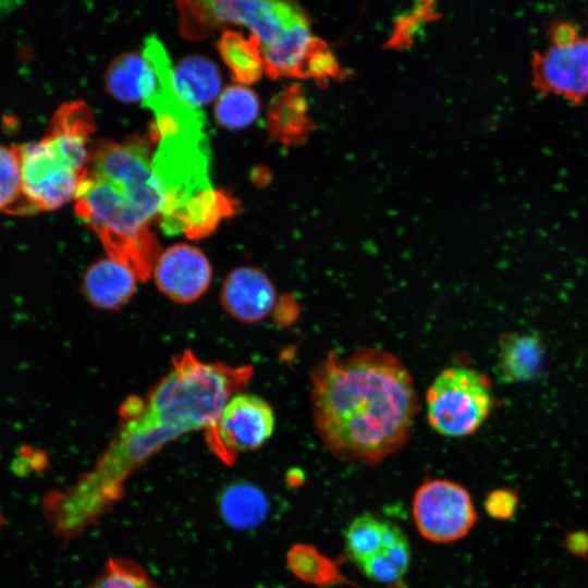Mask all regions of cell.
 Here are the masks:
<instances>
[{
	"label": "cell",
	"mask_w": 588,
	"mask_h": 588,
	"mask_svg": "<svg viewBox=\"0 0 588 588\" xmlns=\"http://www.w3.org/2000/svg\"><path fill=\"white\" fill-rule=\"evenodd\" d=\"M517 503V494L511 489L502 488L487 494L485 509L491 517L506 519L514 514Z\"/></svg>",
	"instance_id": "obj_31"
},
{
	"label": "cell",
	"mask_w": 588,
	"mask_h": 588,
	"mask_svg": "<svg viewBox=\"0 0 588 588\" xmlns=\"http://www.w3.org/2000/svg\"><path fill=\"white\" fill-rule=\"evenodd\" d=\"M385 520L371 514L354 518L344 531L347 554L356 563L382 551Z\"/></svg>",
	"instance_id": "obj_25"
},
{
	"label": "cell",
	"mask_w": 588,
	"mask_h": 588,
	"mask_svg": "<svg viewBox=\"0 0 588 588\" xmlns=\"http://www.w3.org/2000/svg\"><path fill=\"white\" fill-rule=\"evenodd\" d=\"M219 53L235 82L252 84L260 79L264 63L258 39L250 34L225 30L217 44Z\"/></svg>",
	"instance_id": "obj_21"
},
{
	"label": "cell",
	"mask_w": 588,
	"mask_h": 588,
	"mask_svg": "<svg viewBox=\"0 0 588 588\" xmlns=\"http://www.w3.org/2000/svg\"><path fill=\"white\" fill-rule=\"evenodd\" d=\"M252 372L248 366L203 362L189 351L177 355L145 399L125 401L119 431L95 466L44 499L54 534L69 541L96 524L122 498L124 482L139 466L171 441L212 425Z\"/></svg>",
	"instance_id": "obj_1"
},
{
	"label": "cell",
	"mask_w": 588,
	"mask_h": 588,
	"mask_svg": "<svg viewBox=\"0 0 588 588\" xmlns=\"http://www.w3.org/2000/svg\"><path fill=\"white\" fill-rule=\"evenodd\" d=\"M238 203L213 188L196 195L185 207L179 222V233L189 238H203L212 233L223 218L236 212Z\"/></svg>",
	"instance_id": "obj_20"
},
{
	"label": "cell",
	"mask_w": 588,
	"mask_h": 588,
	"mask_svg": "<svg viewBox=\"0 0 588 588\" xmlns=\"http://www.w3.org/2000/svg\"><path fill=\"white\" fill-rule=\"evenodd\" d=\"M363 573L371 580L390 584L403 575L382 552H378L357 564Z\"/></svg>",
	"instance_id": "obj_30"
},
{
	"label": "cell",
	"mask_w": 588,
	"mask_h": 588,
	"mask_svg": "<svg viewBox=\"0 0 588 588\" xmlns=\"http://www.w3.org/2000/svg\"><path fill=\"white\" fill-rule=\"evenodd\" d=\"M205 121L195 122L160 135L151 167L163 193L158 223L167 234L179 233V221L186 205L210 189V149L204 132Z\"/></svg>",
	"instance_id": "obj_5"
},
{
	"label": "cell",
	"mask_w": 588,
	"mask_h": 588,
	"mask_svg": "<svg viewBox=\"0 0 588 588\" xmlns=\"http://www.w3.org/2000/svg\"><path fill=\"white\" fill-rule=\"evenodd\" d=\"M345 76L338 59L328 45L319 39L313 49L305 69V77L317 84L327 85L331 81H339Z\"/></svg>",
	"instance_id": "obj_28"
},
{
	"label": "cell",
	"mask_w": 588,
	"mask_h": 588,
	"mask_svg": "<svg viewBox=\"0 0 588 588\" xmlns=\"http://www.w3.org/2000/svg\"><path fill=\"white\" fill-rule=\"evenodd\" d=\"M173 82L180 97L196 108L208 105L220 95V71L206 57L183 58L173 68Z\"/></svg>",
	"instance_id": "obj_19"
},
{
	"label": "cell",
	"mask_w": 588,
	"mask_h": 588,
	"mask_svg": "<svg viewBox=\"0 0 588 588\" xmlns=\"http://www.w3.org/2000/svg\"><path fill=\"white\" fill-rule=\"evenodd\" d=\"M181 35L203 40L228 24L247 27L261 47L292 27L309 22L290 0H176Z\"/></svg>",
	"instance_id": "obj_6"
},
{
	"label": "cell",
	"mask_w": 588,
	"mask_h": 588,
	"mask_svg": "<svg viewBox=\"0 0 588 588\" xmlns=\"http://www.w3.org/2000/svg\"><path fill=\"white\" fill-rule=\"evenodd\" d=\"M319 39L311 33L309 22L292 27L272 44L260 48L264 72L273 79L304 78L309 56Z\"/></svg>",
	"instance_id": "obj_15"
},
{
	"label": "cell",
	"mask_w": 588,
	"mask_h": 588,
	"mask_svg": "<svg viewBox=\"0 0 588 588\" xmlns=\"http://www.w3.org/2000/svg\"><path fill=\"white\" fill-rule=\"evenodd\" d=\"M152 274L161 293L173 302L187 304L208 290L212 269L201 250L176 244L160 254Z\"/></svg>",
	"instance_id": "obj_11"
},
{
	"label": "cell",
	"mask_w": 588,
	"mask_h": 588,
	"mask_svg": "<svg viewBox=\"0 0 588 588\" xmlns=\"http://www.w3.org/2000/svg\"><path fill=\"white\" fill-rule=\"evenodd\" d=\"M149 143L140 136L98 140L89 149L86 175L75 194V212L99 237L109 258L147 280L160 256L150 230L164 197L151 167Z\"/></svg>",
	"instance_id": "obj_3"
},
{
	"label": "cell",
	"mask_w": 588,
	"mask_h": 588,
	"mask_svg": "<svg viewBox=\"0 0 588 588\" xmlns=\"http://www.w3.org/2000/svg\"><path fill=\"white\" fill-rule=\"evenodd\" d=\"M105 83L108 91L119 100L144 101L155 88L156 75L143 54L124 52L109 64Z\"/></svg>",
	"instance_id": "obj_17"
},
{
	"label": "cell",
	"mask_w": 588,
	"mask_h": 588,
	"mask_svg": "<svg viewBox=\"0 0 588 588\" xmlns=\"http://www.w3.org/2000/svg\"><path fill=\"white\" fill-rule=\"evenodd\" d=\"M549 35L554 46L568 45L579 37L577 27L568 22L554 23Z\"/></svg>",
	"instance_id": "obj_32"
},
{
	"label": "cell",
	"mask_w": 588,
	"mask_h": 588,
	"mask_svg": "<svg viewBox=\"0 0 588 588\" xmlns=\"http://www.w3.org/2000/svg\"><path fill=\"white\" fill-rule=\"evenodd\" d=\"M493 395L489 379L466 367H448L432 381L426 393L430 427L450 438L475 433L489 417Z\"/></svg>",
	"instance_id": "obj_7"
},
{
	"label": "cell",
	"mask_w": 588,
	"mask_h": 588,
	"mask_svg": "<svg viewBox=\"0 0 588 588\" xmlns=\"http://www.w3.org/2000/svg\"><path fill=\"white\" fill-rule=\"evenodd\" d=\"M274 426V412L266 400L238 392L205 430V438L213 454L231 465L240 453L262 446L272 436Z\"/></svg>",
	"instance_id": "obj_8"
},
{
	"label": "cell",
	"mask_w": 588,
	"mask_h": 588,
	"mask_svg": "<svg viewBox=\"0 0 588 588\" xmlns=\"http://www.w3.org/2000/svg\"><path fill=\"white\" fill-rule=\"evenodd\" d=\"M546 347L536 332L507 331L498 343L497 373L505 383L536 380L544 369Z\"/></svg>",
	"instance_id": "obj_13"
},
{
	"label": "cell",
	"mask_w": 588,
	"mask_h": 588,
	"mask_svg": "<svg viewBox=\"0 0 588 588\" xmlns=\"http://www.w3.org/2000/svg\"><path fill=\"white\" fill-rule=\"evenodd\" d=\"M275 289L268 275L252 266L238 267L225 278L221 289V304L235 319L255 323L274 308Z\"/></svg>",
	"instance_id": "obj_12"
},
{
	"label": "cell",
	"mask_w": 588,
	"mask_h": 588,
	"mask_svg": "<svg viewBox=\"0 0 588 588\" xmlns=\"http://www.w3.org/2000/svg\"><path fill=\"white\" fill-rule=\"evenodd\" d=\"M434 13V0H419L408 14L397 19L388 47L404 48L412 44L417 29L430 21Z\"/></svg>",
	"instance_id": "obj_27"
},
{
	"label": "cell",
	"mask_w": 588,
	"mask_h": 588,
	"mask_svg": "<svg viewBox=\"0 0 588 588\" xmlns=\"http://www.w3.org/2000/svg\"><path fill=\"white\" fill-rule=\"evenodd\" d=\"M315 430L336 458L376 465L409 440L419 402L413 378L393 354L362 347L330 352L309 373Z\"/></svg>",
	"instance_id": "obj_2"
},
{
	"label": "cell",
	"mask_w": 588,
	"mask_h": 588,
	"mask_svg": "<svg viewBox=\"0 0 588 588\" xmlns=\"http://www.w3.org/2000/svg\"><path fill=\"white\" fill-rule=\"evenodd\" d=\"M86 588H161L144 567L126 558H111Z\"/></svg>",
	"instance_id": "obj_26"
},
{
	"label": "cell",
	"mask_w": 588,
	"mask_h": 588,
	"mask_svg": "<svg viewBox=\"0 0 588 588\" xmlns=\"http://www.w3.org/2000/svg\"><path fill=\"white\" fill-rule=\"evenodd\" d=\"M292 573L303 581L328 587L332 584L344 583L334 562L322 555L308 544L293 546L286 556Z\"/></svg>",
	"instance_id": "obj_23"
},
{
	"label": "cell",
	"mask_w": 588,
	"mask_h": 588,
	"mask_svg": "<svg viewBox=\"0 0 588 588\" xmlns=\"http://www.w3.org/2000/svg\"><path fill=\"white\" fill-rule=\"evenodd\" d=\"M34 213L25 199L17 146L0 144V212Z\"/></svg>",
	"instance_id": "obj_24"
},
{
	"label": "cell",
	"mask_w": 588,
	"mask_h": 588,
	"mask_svg": "<svg viewBox=\"0 0 588 588\" xmlns=\"http://www.w3.org/2000/svg\"><path fill=\"white\" fill-rule=\"evenodd\" d=\"M218 507L229 526L244 530L255 528L265 520L269 503L262 490L238 480L222 488L218 495Z\"/></svg>",
	"instance_id": "obj_18"
},
{
	"label": "cell",
	"mask_w": 588,
	"mask_h": 588,
	"mask_svg": "<svg viewBox=\"0 0 588 588\" xmlns=\"http://www.w3.org/2000/svg\"><path fill=\"white\" fill-rule=\"evenodd\" d=\"M267 125L270 135L283 145L298 146L308 139L314 123L301 86L291 85L273 99Z\"/></svg>",
	"instance_id": "obj_16"
},
{
	"label": "cell",
	"mask_w": 588,
	"mask_h": 588,
	"mask_svg": "<svg viewBox=\"0 0 588 588\" xmlns=\"http://www.w3.org/2000/svg\"><path fill=\"white\" fill-rule=\"evenodd\" d=\"M382 552L404 575L411 564V547L404 532L394 524L387 522L383 530Z\"/></svg>",
	"instance_id": "obj_29"
},
{
	"label": "cell",
	"mask_w": 588,
	"mask_h": 588,
	"mask_svg": "<svg viewBox=\"0 0 588 588\" xmlns=\"http://www.w3.org/2000/svg\"><path fill=\"white\" fill-rule=\"evenodd\" d=\"M532 77L542 94H552L576 103L588 97V37L564 46L535 51Z\"/></svg>",
	"instance_id": "obj_10"
},
{
	"label": "cell",
	"mask_w": 588,
	"mask_h": 588,
	"mask_svg": "<svg viewBox=\"0 0 588 588\" xmlns=\"http://www.w3.org/2000/svg\"><path fill=\"white\" fill-rule=\"evenodd\" d=\"M94 130L89 107L71 101L54 112L42 139L17 146L23 193L34 213L54 210L75 197L86 175Z\"/></svg>",
	"instance_id": "obj_4"
},
{
	"label": "cell",
	"mask_w": 588,
	"mask_h": 588,
	"mask_svg": "<svg viewBox=\"0 0 588 588\" xmlns=\"http://www.w3.org/2000/svg\"><path fill=\"white\" fill-rule=\"evenodd\" d=\"M259 109L258 97L252 89L230 85L217 98L215 118L224 127L241 128L256 120Z\"/></svg>",
	"instance_id": "obj_22"
},
{
	"label": "cell",
	"mask_w": 588,
	"mask_h": 588,
	"mask_svg": "<svg viewBox=\"0 0 588 588\" xmlns=\"http://www.w3.org/2000/svg\"><path fill=\"white\" fill-rule=\"evenodd\" d=\"M137 280V274L127 266L109 257L101 258L86 270L83 294L93 306L115 310L133 297Z\"/></svg>",
	"instance_id": "obj_14"
},
{
	"label": "cell",
	"mask_w": 588,
	"mask_h": 588,
	"mask_svg": "<svg viewBox=\"0 0 588 588\" xmlns=\"http://www.w3.org/2000/svg\"><path fill=\"white\" fill-rule=\"evenodd\" d=\"M413 516L419 534L436 543L462 539L477 519L469 492L448 479L428 480L416 490Z\"/></svg>",
	"instance_id": "obj_9"
}]
</instances>
